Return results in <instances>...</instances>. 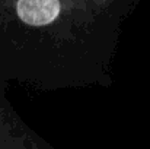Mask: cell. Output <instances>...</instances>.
Wrapping results in <instances>:
<instances>
[{
  "mask_svg": "<svg viewBox=\"0 0 150 149\" xmlns=\"http://www.w3.org/2000/svg\"><path fill=\"white\" fill-rule=\"evenodd\" d=\"M60 0H18L16 12L22 22L32 26L51 24L60 13Z\"/></svg>",
  "mask_w": 150,
  "mask_h": 149,
  "instance_id": "cell-1",
  "label": "cell"
}]
</instances>
